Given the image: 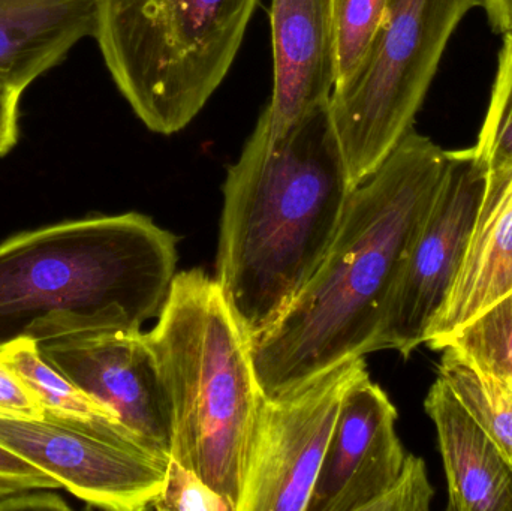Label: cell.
<instances>
[{
    "label": "cell",
    "mask_w": 512,
    "mask_h": 511,
    "mask_svg": "<svg viewBox=\"0 0 512 511\" xmlns=\"http://www.w3.org/2000/svg\"><path fill=\"white\" fill-rule=\"evenodd\" d=\"M60 488L59 483L39 470L35 465L21 459L11 450L0 446V497L24 491Z\"/></svg>",
    "instance_id": "603a6c76"
},
{
    "label": "cell",
    "mask_w": 512,
    "mask_h": 511,
    "mask_svg": "<svg viewBox=\"0 0 512 511\" xmlns=\"http://www.w3.org/2000/svg\"><path fill=\"white\" fill-rule=\"evenodd\" d=\"M273 95L265 107L271 134L282 135L330 104L337 81L331 0H271Z\"/></svg>",
    "instance_id": "7c38bea8"
},
{
    "label": "cell",
    "mask_w": 512,
    "mask_h": 511,
    "mask_svg": "<svg viewBox=\"0 0 512 511\" xmlns=\"http://www.w3.org/2000/svg\"><path fill=\"white\" fill-rule=\"evenodd\" d=\"M447 164L448 150L411 128L352 189L321 266L282 317L249 344L262 395L297 392L375 353L391 287Z\"/></svg>",
    "instance_id": "6da1fadb"
},
{
    "label": "cell",
    "mask_w": 512,
    "mask_h": 511,
    "mask_svg": "<svg viewBox=\"0 0 512 511\" xmlns=\"http://www.w3.org/2000/svg\"><path fill=\"white\" fill-rule=\"evenodd\" d=\"M354 189L330 104L273 135L262 111L222 194L216 281L249 344L324 261Z\"/></svg>",
    "instance_id": "7a4b0ae2"
},
{
    "label": "cell",
    "mask_w": 512,
    "mask_h": 511,
    "mask_svg": "<svg viewBox=\"0 0 512 511\" xmlns=\"http://www.w3.org/2000/svg\"><path fill=\"white\" fill-rule=\"evenodd\" d=\"M38 347L57 371L113 411L120 425L171 455L170 398L141 330L80 333Z\"/></svg>",
    "instance_id": "30bf717a"
},
{
    "label": "cell",
    "mask_w": 512,
    "mask_h": 511,
    "mask_svg": "<svg viewBox=\"0 0 512 511\" xmlns=\"http://www.w3.org/2000/svg\"><path fill=\"white\" fill-rule=\"evenodd\" d=\"M474 149L487 170L512 165V30L504 33L489 108Z\"/></svg>",
    "instance_id": "ffe728a7"
},
{
    "label": "cell",
    "mask_w": 512,
    "mask_h": 511,
    "mask_svg": "<svg viewBox=\"0 0 512 511\" xmlns=\"http://www.w3.org/2000/svg\"><path fill=\"white\" fill-rule=\"evenodd\" d=\"M68 509L62 498L47 494V489L24 491L0 497V510Z\"/></svg>",
    "instance_id": "484cf974"
},
{
    "label": "cell",
    "mask_w": 512,
    "mask_h": 511,
    "mask_svg": "<svg viewBox=\"0 0 512 511\" xmlns=\"http://www.w3.org/2000/svg\"><path fill=\"white\" fill-rule=\"evenodd\" d=\"M510 386H512V383L510 384Z\"/></svg>",
    "instance_id": "83f0119b"
},
{
    "label": "cell",
    "mask_w": 512,
    "mask_h": 511,
    "mask_svg": "<svg viewBox=\"0 0 512 511\" xmlns=\"http://www.w3.org/2000/svg\"><path fill=\"white\" fill-rule=\"evenodd\" d=\"M396 407L369 372L342 401L306 511H366L399 476L408 453Z\"/></svg>",
    "instance_id": "8fae6325"
},
{
    "label": "cell",
    "mask_w": 512,
    "mask_h": 511,
    "mask_svg": "<svg viewBox=\"0 0 512 511\" xmlns=\"http://www.w3.org/2000/svg\"><path fill=\"white\" fill-rule=\"evenodd\" d=\"M0 359L38 396L47 413L81 420L110 419L113 411L90 398L62 372L42 357L32 339H17L0 348Z\"/></svg>",
    "instance_id": "2e32d148"
},
{
    "label": "cell",
    "mask_w": 512,
    "mask_h": 511,
    "mask_svg": "<svg viewBox=\"0 0 512 511\" xmlns=\"http://www.w3.org/2000/svg\"><path fill=\"white\" fill-rule=\"evenodd\" d=\"M95 35V0H0V77L26 90Z\"/></svg>",
    "instance_id": "9a60e30c"
},
{
    "label": "cell",
    "mask_w": 512,
    "mask_h": 511,
    "mask_svg": "<svg viewBox=\"0 0 512 511\" xmlns=\"http://www.w3.org/2000/svg\"><path fill=\"white\" fill-rule=\"evenodd\" d=\"M435 491L427 474L426 462L408 453L402 470L390 488L382 492L366 511H429Z\"/></svg>",
    "instance_id": "7402d4cb"
},
{
    "label": "cell",
    "mask_w": 512,
    "mask_h": 511,
    "mask_svg": "<svg viewBox=\"0 0 512 511\" xmlns=\"http://www.w3.org/2000/svg\"><path fill=\"white\" fill-rule=\"evenodd\" d=\"M439 377L495 440L512 465V386L481 374L453 350H442Z\"/></svg>",
    "instance_id": "e0dca14e"
},
{
    "label": "cell",
    "mask_w": 512,
    "mask_h": 511,
    "mask_svg": "<svg viewBox=\"0 0 512 511\" xmlns=\"http://www.w3.org/2000/svg\"><path fill=\"white\" fill-rule=\"evenodd\" d=\"M45 408L38 396L0 359V414L20 419H41Z\"/></svg>",
    "instance_id": "cb8c5ba5"
},
{
    "label": "cell",
    "mask_w": 512,
    "mask_h": 511,
    "mask_svg": "<svg viewBox=\"0 0 512 511\" xmlns=\"http://www.w3.org/2000/svg\"><path fill=\"white\" fill-rule=\"evenodd\" d=\"M483 6L495 32L504 35L512 30V0H483Z\"/></svg>",
    "instance_id": "4316f807"
},
{
    "label": "cell",
    "mask_w": 512,
    "mask_h": 511,
    "mask_svg": "<svg viewBox=\"0 0 512 511\" xmlns=\"http://www.w3.org/2000/svg\"><path fill=\"white\" fill-rule=\"evenodd\" d=\"M152 509L159 511H234L233 504L213 491L194 471L171 458L161 494Z\"/></svg>",
    "instance_id": "44dd1931"
},
{
    "label": "cell",
    "mask_w": 512,
    "mask_h": 511,
    "mask_svg": "<svg viewBox=\"0 0 512 511\" xmlns=\"http://www.w3.org/2000/svg\"><path fill=\"white\" fill-rule=\"evenodd\" d=\"M486 180L474 147L448 152L441 185L391 287L375 351L396 350L409 359L426 342L462 264Z\"/></svg>",
    "instance_id": "9c48e42d"
},
{
    "label": "cell",
    "mask_w": 512,
    "mask_h": 511,
    "mask_svg": "<svg viewBox=\"0 0 512 511\" xmlns=\"http://www.w3.org/2000/svg\"><path fill=\"white\" fill-rule=\"evenodd\" d=\"M366 372V360L358 357L297 392L262 395L237 511H306L343 398Z\"/></svg>",
    "instance_id": "ba28073f"
},
{
    "label": "cell",
    "mask_w": 512,
    "mask_h": 511,
    "mask_svg": "<svg viewBox=\"0 0 512 511\" xmlns=\"http://www.w3.org/2000/svg\"><path fill=\"white\" fill-rule=\"evenodd\" d=\"M0 446L53 477L84 503L113 511L152 509L171 455L110 419L0 414Z\"/></svg>",
    "instance_id": "52a82bcc"
},
{
    "label": "cell",
    "mask_w": 512,
    "mask_h": 511,
    "mask_svg": "<svg viewBox=\"0 0 512 511\" xmlns=\"http://www.w3.org/2000/svg\"><path fill=\"white\" fill-rule=\"evenodd\" d=\"M144 335L170 398L171 458L237 511L262 392L251 345L216 278L201 269L177 273Z\"/></svg>",
    "instance_id": "277c9868"
},
{
    "label": "cell",
    "mask_w": 512,
    "mask_h": 511,
    "mask_svg": "<svg viewBox=\"0 0 512 511\" xmlns=\"http://www.w3.org/2000/svg\"><path fill=\"white\" fill-rule=\"evenodd\" d=\"M438 434L448 511H512V465L444 378L424 401Z\"/></svg>",
    "instance_id": "5bb4252c"
},
{
    "label": "cell",
    "mask_w": 512,
    "mask_h": 511,
    "mask_svg": "<svg viewBox=\"0 0 512 511\" xmlns=\"http://www.w3.org/2000/svg\"><path fill=\"white\" fill-rule=\"evenodd\" d=\"M512 291V165L487 170L486 188L459 272L424 345L441 351L460 327Z\"/></svg>",
    "instance_id": "4fadbf2b"
},
{
    "label": "cell",
    "mask_w": 512,
    "mask_h": 511,
    "mask_svg": "<svg viewBox=\"0 0 512 511\" xmlns=\"http://www.w3.org/2000/svg\"><path fill=\"white\" fill-rule=\"evenodd\" d=\"M258 0H95L117 89L155 134L185 129L224 83Z\"/></svg>",
    "instance_id": "5b68a950"
},
{
    "label": "cell",
    "mask_w": 512,
    "mask_h": 511,
    "mask_svg": "<svg viewBox=\"0 0 512 511\" xmlns=\"http://www.w3.org/2000/svg\"><path fill=\"white\" fill-rule=\"evenodd\" d=\"M477 6L483 0H388L363 65L330 99L354 188L414 128L448 41Z\"/></svg>",
    "instance_id": "8992f818"
},
{
    "label": "cell",
    "mask_w": 512,
    "mask_h": 511,
    "mask_svg": "<svg viewBox=\"0 0 512 511\" xmlns=\"http://www.w3.org/2000/svg\"><path fill=\"white\" fill-rule=\"evenodd\" d=\"M26 90L0 77V158L8 155L18 141V107Z\"/></svg>",
    "instance_id": "d4e9b609"
},
{
    "label": "cell",
    "mask_w": 512,
    "mask_h": 511,
    "mask_svg": "<svg viewBox=\"0 0 512 511\" xmlns=\"http://www.w3.org/2000/svg\"><path fill=\"white\" fill-rule=\"evenodd\" d=\"M387 6L388 0H331L337 54L334 90L345 86L363 65Z\"/></svg>",
    "instance_id": "d6986e66"
},
{
    "label": "cell",
    "mask_w": 512,
    "mask_h": 511,
    "mask_svg": "<svg viewBox=\"0 0 512 511\" xmlns=\"http://www.w3.org/2000/svg\"><path fill=\"white\" fill-rule=\"evenodd\" d=\"M444 348L453 350L481 374L511 384L512 291L454 332Z\"/></svg>",
    "instance_id": "ac0fdd59"
},
{
    "label": "cell",
    "mask_w": 512,
    "mask_h": 511,
    "mask_svg": "<svg viewBox=\"0 0 512 511\" xmlns=\"http://www.w3.org/2000/svg\"><path fill=\"white\" fill-rule=\"evenodd\" d=\"M176 234L137 212L24 231L0 243V348L140 332L177 275Z\"/></svg>",
    "instance_id": "3957f363"
}]
</instances>
